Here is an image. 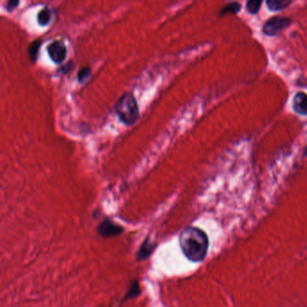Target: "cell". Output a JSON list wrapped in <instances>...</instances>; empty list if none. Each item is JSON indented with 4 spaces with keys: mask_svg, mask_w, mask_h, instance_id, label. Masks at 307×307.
Instances as JSON below:
<instances>
[{
    "mask_svg": "<svg viewBox=\"0 0 307 307\" xmlns=\"http://www.w3.org/2000/svg\"><path fill=\"white\" fill-rule=\"evenodd\" d=\"M261 5L262 1L261 0H250L246 3L247 12L251 14V15H258L261 9Z\"/></svg>",
    "mask_w": 307,
    "mask_h": 307,
    "instance_id": "4fadbf2b",
    "label": "cell"
},
{
    "mask_svg": "<svg viewBox=\"0 0 307 307\" xmlns=\"http://www.w3.org/2000/svg\"><path fill=\"white\" fill-rule=\"evenodd\" d=\"M42 45V40L36 39L31 43L29 47H28V53H29V56H30L32 61H35L37 59L38 56V52H39V49Z\"/></svg>",
    "mask_w": 307,
    "mask_h": 307,
    "instance_id": "7c38bea8",
    "label": "cell"
},
{
    "mask_svg": "<svg viewBox=\"0 0 307 307\" xmlns=\"http://www.w3.org/2000/svg\"><path fill=\"white\" fill-rule=\"evenodd\" d=\"M303 156L307 158V145L305 146V148H304V150H303Z\"/></svg>",
    "mask_w": 307,
    "mask_h": 307,
    "instance_id": "e0dca14e",
    "label": "cell"
},
{
    "mask_svg": "<svg viewBox=\"0 0 307 307\" xmlns=\"http://www.w3.org/2000/svg\"><path fill=\"white\" fill-rule=\"evenodd\" d=\"M91 74V68L88 66L83 67L82 69H79L78 72V79L79 82H83L87 79Z\"/></svg>",
    "mask_w": 307,
    "mask_h": 307,
    "instance_id": "5bb4252c",
    "label": "cell"
},
{
    "mask_svg": "<svg viewBox=\"0 0 307 307\" xmlns=\"http://www.w3.org/2000/svg\"><path fill=\"white\" fill-rule=\"evenodd\" d=\"M49 56L56 64L62 63L67 56V48L61 41H54L47 47Z\"/></svg>",
    "mask_w": 307,
    "mask_h": 307,
    "instance_id": "5b68a950",
    "label": "cell"
},
{
    "mask_svg": "<svg viewBox=\"0 0 307 307\" xmlns=\"http://www.w3.org/2000/svg\"><path fill=\"white\" fill-rule=\"evenodd\" d=\"M20 4L19 1H9V3L7 5V10L8 11H12L14 9H16L18 5Z\"/></svg>",
    "mask_w": 307,
    "mask_h": 307,
    "instance_id": "9a60e30c",
    "label": "cell"
},
{
    "mask_svg": "<svg viewBox=\"0 0 307 307\" xmlns=\"http://www.w3.org/2000/svg\"><path fill=\"white\" fill-rule=\"evenodd\" d=\"M179 246L186 259L198 263L208 254L209 240L203 230L198 227H186L179 235Z\"/></svg>",
    "mask_w": 307,
    "mask_h": 307,
    "instance_id": "6da1fadb",
    "label": "cell"
},
{
    "mask_svg": "<svg viewBox=\"0 0 307 307\" xmlns=\"http://www.w3.org/2000/svg\"><path fill=\"white\" fill-rule=\"evenodd\" d=\"M141 294V287H140V283L138 280H134L132 285H131L130 289L128 290L127 294H126L125 298L123 300V303L125 301H127L129 299L135 298Z\"/></svg>",
    "mask_w": 307,
    "mask_h": 307,
    "instance_id": "30bf717a",
    "label": "cell"
},
{
    "mask_svg": "<svg viewBox=\"0 0 307 307\" xmlns=\"http://www.w3.org/2000/svg\"><path fill=\"white\" fill-rule=\"evenodd\" d=\"M156 246H157V244L151 242L150 238L147 237L143 241L142 245L139 248L138 252L136 254V260L138 261H143V260H147L148 258H150V256L153 253Z\"/></svg>",
    "mask_w": 307,
    "mask_h": 307,
    "instance_id": "52a82bcc",
    "label": "cell"
},
{
    "mask_svg": "<svg viewBox=\"0 0 307 307\" xmlns=\"http://www.w3.org/2000/svg\"><path fill=\"white\" fill-rule=\"evenodd\" d=\"M293 3L291 0H267L266 6L269 11L278 12L288 8Z\"/></svg>",
    "mask_w": 307,
    "mask_h": 307,
    "instance_id": "ba28073f",
    "label": "cell"
},
{
    "mask_svg": "<svg viewBox=\"0 0 307 307\" xmlns=\"http://www.w3.org/2000/svg\"><path fill=\"white\" fill-rule=\"evenodd\" d=\"M293 24L292 19L286 17H272L268 18L262 26V33L268 37H274L285 30Z\"/></svg>",
    "mask_w": 307,
    "mask_h": 307,
    "instance_id": "3957f363",
    "label": "cell"
},
{
    "mask_svg": "<svg viewBox=\"0 0 307 307\" xmlns=\"http://www.w3.org/2000/svg\"><path fill=\"white\" fill-rule=\"evenodd\" d=\"M242 10V5L239 2H232L229 4L225 6L223 9H221L220 13H219V17H225L228 14H232V15H237L240 13Z\"/></svg>",
    "mask_w": 307,
    "mask_h": 307,
    "instance_id": "9c48e42d",
    "label": "cell"
},
{
    "mask_svg": "<svg viewBox=\"0 0 307 307\" xmlns=\"http://www.w3.org/2000/svg\"><path fill=\"white\" fill-rule=\"evenodd\" d=\"M292 109L301 117H307V93L298 91L294 94L292 101Z\"/></svg>",
    "mask_w": 307,
    "mask_h": 307,
    "instance_id": "8992f818",
    "label": "cell"
},
{
    "mask_svg": "<svg viewBox=\"0 0 307 307\" xmlns=\"http://www.w3.org/2000/svg\"><path fill=\"white\" fill-rule=\"evenodd\" d=\"M51 18H52L51 10L48 8H44L38 13L37 21L41 26H46L51 21Z\"/></svg>",
    "mask_w": 307,
    "mask_h": 307,
    "instance_id": "8fae6325",
    "label": "cell"
},
{
    "mask_svg": "<svg viewBox=\"0 0 307 307\" xmlns=\"http://www.w3.org/2000/svg\"><path fill=\"white\" fill-rule=\"evenodd\" d=\"M68 68L71 69V62L70 61H69V63H67L66 66H62L61 69H60V71H62V73H67L69 71Z\"/></svg>",
    "mask_w": 307,
    "mask_h": 307,
    "instance_id": "2e32d148",
    "label": "cell"
},
{
    "mask_svg": "<svg viewBox=\"0 0 307 307\" xmlns=\"http://www.w3.org/2000/svg\"><path fill=\"white\" fill-rule=\"evenodd\" d=\"M115 110L120 120L126 126L134 125L138 119V104L132 93L127 92L122 95L115 106Z\"/></svg>",
    "mask_w": 307,
    "mask_h": 307,
    "instance_id": "7a4b0ae2",
    "label": "cell"
},
{
    "mask_svg": "<svg viewBox=\"0 0 307 307\" xmlns=\"http://www.w3.org/2000/svg\"><path fill=\"white\" fill-rule=\"evenodd\" d=\"M125 231L124 227L121 225H117V223L112 220L106 219L102 221L96 227V232L100 236L104 238H112L118 236Z\"/></svg>",
    "mask_w": 307,
    "mask_h": 307,
    "instance_id": "277c9868",
    "label": "cell"
}]
</instances>
